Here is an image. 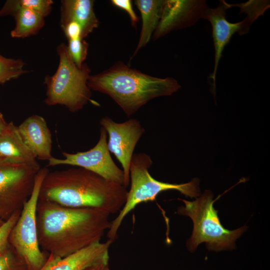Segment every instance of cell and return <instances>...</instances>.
<instances>
[{"instance_id": "cell-1", "label": "cell", "mask_w": 270, "mask_h": 270, "mask_svg": "<svg viewBox=\"0 0 270 270\" xmlns=\"http://www.w3.org/2000/svg\"><path fill=\"white\" fill-rule=\"evenodd\" d=\"M110 214L92 208H72L38 199L36 226L40 249L63 258L100 242L111 226Z\"/></svg>"}, {"instance_id": "cell-2", "label": "cell", "mask_w": 270, "mask_h": 270, "mask_svg": "<svg viewBox=\"0 0 270 270\" xmlns=\"http://www.w3.org/2000/svg\"><path fill=\"white\" fill-rule=\"evenodd\" d=\"M128 190L86 169L78 167L48 172L42 184L40 200L72 208L98 209L110 214L124 206Z\"/></svg>"}, {"instance_id": "cell-3", "label": "cell", "mask_w": 270, "mask_h": 270, "mask_svg": "<svg viewBox=\"0 0 270 270\" xmlns=\"http://www.w3.org/2000/svg\"><path fill=\"white\" fill-rule=\"evenodd\" d=\"M88 85L90 90L109 96L128 117L150 100L170 96L181 88L173 78L154 77L121 61L99 74L90 75Z\"/></svg>"}, {"instance_id": "cell-4", "label": "cell", "mask_w": 270, "mask_h": 270, "mask_svg": "<svg viewBox=\"0 0 270 270\" xmlns=\"http://www.w3.org/2000/svg\"><path fill=\"white\" fill-rule=\"evenodd\" d=\"M152 164L150 156L144 152L133 154L130 167V186L128 192L126 203L118 215L111 222L106 233L108 240L114 242L118 236V232L126 216L138 204L156 200L162 192L176 190L186 197L197 198L200 195L199 180L174 184L158 181L149 172Z\"/></svg>"}, {"instance_id": "cell-5", "label": "cell", "mask_w": 270, "mask_h": 270, "mask_svg": "<svg viewBox=\"0 0 270 270\" xmlns=\"http://www.w3.org/2000/svg\"><path fill=\"white\" fill-rule=\"evenodd\" d=\"M216 199L213 200V194L209 190L205 192L192 202L178 199L184 203L179 206L177 213L189 216L194 224L191 237L187 242L188 249L194 252L198 246L205 242L208 249L216 252L232 250L236 248L235 242L246 230L242 226L230 230L225 228L220 222L218 210L214 207Z\"/></svg>"}, {"instance_id": "cell-6", "label": "cell", "mask_w": 270, "mask_h": 270, "mask_svg": "<svg viewBox=\"0 0 270 270\" xmlns=\"http://www.w3.org/2000/svg\"><path fill=\"white\" fill-rule=\"evenodd\" d=\"M59 64L52 76H46L44 100L48 106H65L70 112H75L82 110L90 102L98 106L92 99V92L88 85L90 70L86 63L81 68L74 64L69 56L66 46L62 43L57 48Z\"/></svg>"}, {"instance_id": "cell-7", "label": "cell", "mask_w": 270, "mask_h": 270, "mask_svg": "<svg viewBox=\"0 0 270 270\" xmlns=\"http://www.w3.org/2000/svg\"><path fill=\"white\" fill-rule=\"evenodd\" d=\"M49 172L45 167L38 172L32 192L22 210L9 236L10 246L24 262L28 270H40L50 256L40 247L36 226V207L40 190Z\"/></svg>"}, {"instance_id": "cell-8", "label": "cell", "mask_w": 270, "mask_h": 270, "mask_svg": "<svg viewBox=\"0 0 270 270\" xmlns=\"http://www.w3.org/2000/svg\"><path fill=\"white\" fill-rule=\"evenodd\" d=\"M38 163L0 162V218L4 221L21 211L30 198Z\"/></svg>"}, {"instance_id": "cell-9", "label": "cell", "mask_w": 270, "mask_h": 270, "mask_svg": "<svg viewBox=\"0 0 270 270\" xmlns=\"http://www.w3.org/2000/svg\"><path fill=\"white\" fill-rule=\"evenodd\" d=\"M64 158L52 157L46 167L69 165L91 171L108 180L124 186L122 170L114 162L108 148L107 132L101 127L97 144L90 150L75 154L62 152Z\"/></svg>"}, {"instance_id": "cell-10", "label": "cell", "mask_w": 270, "mask_h": 270, "mask_svg": "<svg viewBox=\"0 0 270 270\" xmlns=\"http://www.w3.org/2000/svg\"><path fill=\"white\" fill-rule=\"evenodd\" d=\"M100 124L108 134L110 152L114 155L122 166L124 186L127 188L130 184V167L134 151L145 130L135 118L116 122L106 116L101 118Z\"/></svg>"}, {"instance_id": "cell-11", "label": "cell", "mask_w": 270, "mask_h": 270, "mask_svg": "<svg viewBox=\"0 0 270 270\" xmlns=\"http://www.w3.org/2000/svg\"><path fill=\"white\" fill-rule=\"evenodd\" d=\"M208 8L204 0H164L152 38L156 40L172 31L192 26L204 18Z\"/></svg>"}, {"instance_id": "cell-12", "label": "cell", "mask_w": 270, "mask_h": 270, "mask_svg": "<svg viewBox=\"0 0 270 270\" xmlns=\"http://www.w3.org/2000/svg\"><path fill=\"white\" fill-rule=\"evenodd\" d=\"M230 8V4L224 0H220L216 8H209L208 9L204 18L210 22L212 28L214 62V70L209 78L212 81V88L214 92L217 70L225 46L234 34L238 32L240 36L246 34L248 32L251 26L246 18L236 23L227 20L226 10Z\"/></svg>"}, {"instance_id": "cell-13", "label": "cell", "mask_w": 270, "mask_h": 270, "mask_svg": "<svg viewBox=\"0 0 270 270\" xmlns=\"http://www.w3.org/2000/svg\"><path fill=\"white\" fill-rule=\"evenodd\" d=\"M112 242L107 240L94 243L63 258L49 256L40 270H85L109 264V249Z\"/></svg>"}, {"instance_id": "cell-14", "label": "cell", "mask_w": 270, "mask_h": 270, "mask_svg": "<svg viewBox=\"0 0 270 270\" xmlns=\"http://www.w3.org/2000/svg\"><path fill=\"white\" fill-rule=\"evenodd\" d=\"M17 128L24 143L36 158L48 160L52 157V135L43 117L32 115Z\"/></svg>"}, {"instance_id": "cell-15", "label": "cell", "mask_w": 270, "mask_h": 270, "mask_svg": "<svg viewBox=\"0 0 270 270\" xmlns=\"http://www.w3.org/2000/svg\"><path fill=\"white\" fill-rule=\"evenodd\" d=\"M92 0H63L60 6V26L75 22L82 27L84 39L98 26Z\"/></svg>"}, {"instance_id": "cell-16", "label": "cell", "mask_w": 270, "mask_h": 270, "mask_svg": "<svg viewBox=\"0 0 270 270\" xmlns=\"http://www.w3.org/2000/svg\"><path fill=\"white\" fill-rule=\"evenodd\" d=\"M36 159L24 143L17 126L10 122L7 131L0 136V162L36 164Z\"/></svg>"}, {"instance_id": "cell-17", "label": "cell", "mask_w": 270, "mask_h": 270, "mask_svg": "<svg viewBox=\"0 0 270 270\" xmlns=\"http://www.w3.org/2000/svg\"><path fill=\"white\" fill-rule=\"evenodd\" d=\"M164 0H136L142 20L139 40L130 60L149 42L160 18Z\"/></svg>"}, {"instance_id": "cell-18", "label": "cell", "mask_w": 270, "mask_h": 270, "mask_svg": "<svg viewBox=\"0 0 270 270\" xmlns=\"http://www.w3.org/2000/svg\"><path fill=\"white\" fill-rule=\"evenodd\" d=\"M16 26L11 31L14 38H25L36 34L44 24V17L31 10L19 8L12 15Z\"/></svg>"}, {"instance_id": "cell-19", "label": "cell", "mask_w": 270, "mask_h": 270, "mask_svg": "<svg viewBox=\"0 0 270 270\" xmlns=\"http://www.w3.org/2000/svg\"><path fill=\"white\" fill-rule=\"evenodd\" d=\"M52 0H10L5 2L0 10V16L12 15L19 8L31 10L44 17L48 15L52 10Z\"/></svg>"}, {"instance_id": "cell-20", "label": "cell", "mask_w": 270, "mask_h": 270, "mask_svg": "<svg viewBox=\"0 0 270 270\" xmlns=\"http://www.w3.org/2000/svg\"><path fill=\"white\" fill-rule=\"evenodd\" d=\"M24 64L22 60L6 58L0 54V84L28 72L24 68Z\"/></svg>"}, {"instance_id": "cell-21", "label": "cell", "mask_w": 270, "mask_h": 270, "mask_svg": "<svg viewBox=\"0 0 270 270\" xmlns=\"http://www.w3.org/2000/svg\"><path fill=\"white\" fill-rule=\"evenodd\" d=\"M230 8L238 7L240 8V14L246 13V18L252 25L260 16L264 15L266 10L270 8V0H252L238 4H230Z\"/></svg>"}, {"instance_id": "cell-22", "label": "cell", "mask_w": 270, "mask_h": 270, "mask_svg": "<svg viewBox=\"0 0 270 270\" xmlns=\"http://www.w3.org/2000/svg\"><path fill=\"white\" fill-rule=\"evenodd\" d=\"M67 51L70 58L78 68H81L88 55V44L84 39L68 40Z\"/></svg>"}, {"instance_id": "cell-23", "label": "cell", "mask_w": 270, "mask_h": 270, "mask_svg": "<svg viewBox=\"0 0 270 270\" xmlns=\"http://www.w3.org/2000/svg\"><path fill=\"white\" fill-rule=\"evenodd\" d=\"M0 270H28L24 262L10 246L0 255Z\"/></svg>"}, {"instance_id": "cell-24", "label": "cell", "mask_w": 270, "mask_h": 270, "mask_svg": "<svg viewBox=\"0 0 270 270\" xmlns=\"http://www.w3.org/2000/svg\"><path fill=\"white\" fill-rule=\"evenodd\" d=\"M20 212L21 211L15 212L0 226V255L4 253L10 247V234Z\"/></svg>"}, {"instance_id": "cell-25", "label": "cell", "mask_w": 270, "mask_h": 270, "mask_svg": "<svg viewBox=\"0 0 270 270\" xmlns=\"http://www.w3.org/2000/svg\"><path fill=\"white\" fill-rule=\"evenodd\" d=\"M111 3L115 6L125 10L128 14L132 25L136 27L138 18L134 12L130 0H112Z\"/></svg>"}, {"instance_id": "cell-26", "label": "cell", "mask_w": 270, "mask_h": 270, "mask_svg": "<svg viewBox=\"0 0 270 270\" xmlns=\"http://www.w3.org/2000/svg\"><path fill=\"white\" fill-rule=\"evenodd\" d=\"M61 27L68 40L82 38V31L81 26L75 22H69Z\"/></svg>"}, {"instance_id": "cell-27", "label": "cell", "mask_w": 270, "mask_h": 270, "mask_svg": "<svg viewBox=\"0 0 270 270\" xmlns=\"http://www.w3.org/2000/svg\"><path fill=\"white\" fill-rule=\"evenodd\" d=\"M10 126V123H7L2 113L0 112V136L6 132Z\"/></svg>"}, {"instance_id": "cell-28", "label": "cell", "mask_w": 270, "mask_h": 270, "mask_svg": "<svg viewBox=\"0 0 270 270\" xmlns=\"http://www.w3.org/2000/svg\"><path fill=\"white\" fill-rule=\"evenodd\" d=\"M85 270H110L109 264L98 265Z\"/></svg>"}, {"instance_id": "cell-29", "label": "cell", "mask_w": 270, "mask_h": 270, "mask_svg": "<svg viewBox=\"0 0 270 270\" xmlns=\"http://www.w3.org/2000/svg\"><path fill=\"white\" fill-rule=\"evenodd\" d=\"M5 221L0 218V226Z\"/></svg>"}]
</instances>
